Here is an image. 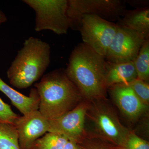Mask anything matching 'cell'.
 Wrapping results in <instances>:
<instances>
[{
	"instance_id": "ffe728a7",
	"label": "cell",
	"mask_w": 149,
	"mask_h": 149,
	"mask_svg": "<svg viewBox=\"0 0 149 149\" xmlns=\"http://www.w3.org/2000/svg\"><path fill=\"white\" fill-rule=\"evenodd\" d=\"M120 148L121 149H149V143L129 130Z\"/></svg>"
},
{
	"instance_id": "5b68a950",
	"label": "cell",
	"mask_w": 149,
	"mask_h": 149,
	"mask_svg": "<svg viewBox=\"0 0 149 149\" xmlns=\"http://www.w3.org/2000/svg\"><path fill=\"white\" fill-rule=\"evenodd\" d=\"M127 9L121 0H68L67 15L70 28L79 31L83 15H93L107 21H117Z\"/></svg>"
},
{
	"instance_id": "4fadbf2b",
	"label": "cell",
	"mask_w": 149,
	"mask_h": 149,
	"mask_svg": "<svg viewBox=\"0 0 149 149\" xmlns=\"http://www.w3.org/2000/svg\"><path fill=\"white\" fill-rule=\"evenodd\" d=\"M137 78L133 61L111 63L107 61L106 85L107 90L113 85L128 83Z\"/></svg>"
},
{
	"instance_id": "44dd1931",
	"label": "cell",
	"mask_w": 149,
	"mask_h": 149,
	"mask_svg": "<svg viewBox=\"0 0 149 149\" xmlns=\"http://www.w3.org/2000/svg\"><path fill=\"white\" fill-rule=\"evenodd\" d=\"M19 116L12 110L10 106L0 98V121L14 124Z\"/></svg>"
},
{
	"instance_id": "277c9868",
	"label": "cell",
	"mask_w": 149,
	"mask_h": 149,
	"mask_svg": "<svg viewBox=\"0 0 149 149\" xmlns=\"http://www.w3.org/2000/svg\"><path fill=\"white\" fill-rule=\"evenodd\" d=\"M86 118L93 123L94 133L120 147L129 131L120 122L107 99L89 102Z\"/></svg>"
},
{
	"instance_id": "5bb4252c",
	"label": "cell",
	"mask_w": 149,
	"mask_h": 149,
	"mask_svg": "<svg viewBox=\"0 0 149 149\" xmlns=\"http://www.w3.org/2000/svg\"><path fill=\"white\" fill-rule=\"evenodd\" d=\"M116 24L141 33L149 38V7L126 11Z\"/></svg>"
},
{
	"instance_id": "2e32d148",
	"label": "cell",
	"mask_w": 149,
	"mask_h": 149,
	"mask_svg": "<svg viewBox=\"0 0 149 149\" xmlns=\"http://www.w3.org/2000/svg\"><path fill=\"white\" fill-rule=\"evenodd\" d=\"M133 62L137 72V78L149 82V38L145 41Z\"/></svg>"
},
{
	"instance_id": "30bf717a",
	"label": "cell",
	"mask_w": 149,
	"mask_h": 149,
	"mask_svg": "<svg viewBox=\"0 0 149 149\" xmlns=\"http://www.w3.org/2000/svg\"><path fill=\"white\" fill-rule=\"evenodd\" d=\"M18 133L20 149L32 148L36 140L48 132L49 120L38 110L19 116L14 123Z\"/></svg>"
},
{
	"instance_id": "d6986e66",
	"label": "cell",
	"mask_w": 149,
	"mask_h": 149,
	"mask_svg": "<svg viewBox=\"0 0 149 149\" xmlns=\"http://www.w3.org/2000/svg\"><path fill=\"white\" fill-rule=\"evenodd\" d=\"M130 88L143 103L148 107L149 104V84L138 78L128 83Z\"/></svg>"
},
{
	"instance_id": "8992f818",
	"label": "cell",
	"mask_w": 149,
	"mask_h": 149,
	"mask_svg": "<svg viewBox=\"0 0 149 149\" xmlns=\"http://www.w3.org/2000/svg\"><path fill=\"white\" fill-rule=\"evenodd\" d=\"M36 15L35 29L49 30L58 35L67 34L70 28L67 15L68 0H23Z\"/></svg>"
},
{
	"instance_id": "9c48e42d",
	"label": "cell",
	"mask_w": 149,
	"mask_h": 149,
	"mask_svg": "<svg viewBox=\"0 0 149 149\" xmlns=\"http://www.w3.org/2000/svg\"><path fill=\"white\" fill-rule=\"evenodd\" d=\"M89 102L84 100L73 109L59 117L49 120L48 132L64 136L68 141L77 143L85 131L86 114Z\"/></svg>"
},
{
	"instance_id": "6da1fadb",
	"label": "cell",
	"mask_w": 149,
	"mask_h": 149,
	"mask_svg": "<svg viewBox=\"0 0 149 149\" xmlns=\"http://www.w3.org/2000/svg\"><path fill=\"white\" fill-rule=\"evenodd\" d=\"M65 71L84 100L107 99V61L88 45L83 42L74 47Z\"/></svg>"
},
{
	"instance_id": "ac0fdd59",
	"label": "cell",
	"mask_w": 149,
	"mask_h": 149,
	"mask_svg": "<svg viewBox=\"0 0 149 149\" xmlns=\"http://www.w3.org/2000/svg\"><path fill=\"white\" fill-rule=\"evenodd\" d=\"M68 139L60 134L48 132L33 144L35 149H62Z\"/></svg>"
},
{
	"instance_id": "e0dca14e",
	"label": "cell",
	"mask_w": 149,
	"mask_h": 149,
	"mask_svg": "<svg viewBox=\"0 0 149 149\" xmlns=\"http://www.w3.org/2000/svg\"><path fill=\"white\" fill-rule=\"evenodd\" d=\"M82 149H121L94 132L85 131L83 138L77 143Z\"/></svg>"
},
{
	"instance_id": "3957f363",
	"label": "cell",
	"mask_w": 149,
	"mask_h": 149,
	"mask_svg": "<svg viewBox=\"0 0 149 149\" xmlns=\"http://www.w3.org/2000/svg\"><path fill=\"white\" fill-rule=\"evenodd\" d=\"M50 62V45L36 37H29L7 71L10 84L18 89L29 88L42 77Z\"/></svg>"
},
{
	"instance_id": "7402d4cb",
	"label": "cell",
	"mask_w": 149,
	"mask_h": 149,
	"mask_svg": "<svg viewBox=\"0 0 149 149\" xmlns=\"http://www.w3.org/2000/svg\"><path fill=\"white\" fill-rule=\"evenodd\" d=\"M125 2L128 3L130 6L135 7L136 8L149 7L148 1H127Z\"/></svg>"
},
{
	"instance_id": "d4e9b609",
	"label": "cell",
	"mask_w": 149,
	"mask_h": 149,
	"mask_svg": "<svg viewBox=\"0 0 149 149\" xmlns=\"http://www.w3.org/2000/svg\"><path fill=\"white\" fill-rule=\"evenodd\" d=\"M29 149H34V148H32H32H30Z\"/></svg>"
},
{
	"instance_id": "603a6c76",
	"label": "cell",
	"mask_w": 149,
	"mask_h": 149,
	"mask_svg": "<svg viewBox=\"0 0 149 149\" xmlns=\"http://www.w3.org/2000/svg\"><path fill=\"white\" fill-rule=\"evenodd\" d=\"M62 149H82L77 143L74 141H68Z\"/></svg>"
},
{
	"instance_id": "9a60e30c",
	"label": "cell",
	"mask_w": 149,
	"mask_h": 149,
	"mask_svg": "<svg viewBox=\"0 0 149 149\" xmlns=\"http://www.w3.org/2000/svg\"><path fill=\"white\" fill-rule=\"evenodd\" d=\"M0 149H20L18 133L13 124L0 121Z\"/></svg>"
},
{
	"instance_id": "cb8c5ba5",
	"label": "cell",
	"mask_w": 149,
	"mask_h": 149,
	"mask_svg": "<svg viewBox=\"0 0 149 149\" xmlns=\"http://www.w3.org/2000/svg\"><path fill=\"white\" fill-rule=\"evenodd\" d=\"M7 17L2 11L0 10V26L7 20Z\"/></svg>"
},
{
	"instance_id": "7c38bea8",
	"label": "cell",
	"mask_w": 149,
	"mask_h": 149,
	"mask_svg": "<svg viewBox=\"0 0 149 149\" xmlns=\"http://www.w3.org/2000/svg\"><path fill=\"white\" fill-rule=\"evenodd\" d=\"M0 91L8 97L23 115L39 110L40 99L36 88H32L29 96H27L11 88L0 77Z\"/></svg>"
},
{
	"instance_id": "8fae6325",
	"label": "cell",
	"mask_w": 149,
	"mask_h": 149,
	"mask_svg": "<svg viewBox=\"0 0 149 149\" xmlns=\"http://www.w3.org/2000/svg\"><path fill=\"white\" fill-rule=\"evenodd\" d=\"M108 90L120 111L131 121L137 120L148 111V107L142 102L128 83L113 85Z\"/></svg>"
},
{
	"instance_id": "52a82bcc",
	"label": "cell",
	"mask_w": 149,
	"mask_h": 149,
	"mask_svg": "<svg viewBox=\"0 0 149 149\" xmlns=\"http://www.w3.org/2000/svg\"><path fill=\"white\" fill-rule=\"evenodd\" d=\"M117 25L93 15H83L79 31L83 43L105 58Z\"/></svg>"
},
{
	"instance_id": "7a4b0ae2",
	"label": "cell",
	"mask_w": 149,
	"mask_h": 149,
	"mask_svg": "<svg viewBox=\"0 0 149 149\" xmlns=\"http://www.w3.org/2000/svg\"><path fill=\"white\" fill-rule=\"evenodd\" d=\"M34 86L40 97L38 110L49 120L70 111L85 100L63 68L43 75Z\"/></svg>"
},
{
	"instance_id": "ba28073f",
	"label": "cell",
	"mask_w": 149,
	"mask_h": 149,
	"mask_svg": "<svg viewBox=\"0 0 149 149\" xmlns=\"http://www.w3.org/2000/svg\"><path fill=\"white\" fill-rule=\"evenodd\" d=\"M147 39L141 33L117 25L106 60L111 63L133 61Z\"/></svg>"
}]
</instances>
